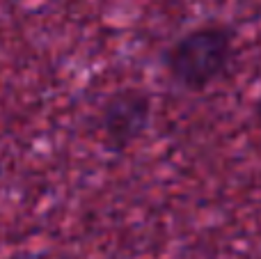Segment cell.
<instances>
[{
	"label": "cell",
	"mask_w": 261,
	"mask_h": 259,
	"mask_svg": "<svg viewBox=\"0 0 261 259\" xmlns=\"http://www.w3.org/2000/svg\"><path fill=\"white\" fill-rule=\"evenodd\" d=\"M234 60V32L220 23L186 32L165 53V69L179 87L204 92L227 73Z\"/></svg>",
	"instance_id": "6da1fadb"
},
{
	"label": "cell",
	"mask_w": 261,
	"mask_h": 259,
	"mask_svg": "<svg viewBox=\"0 0 261 259\" xmlns=\"http://www.w3.org/2000/svg\"><path fill=\"white\" fill-rule=\"evenodd\" d=\"M151 122V96L140 87H122L101 106V131L115 151L128 149Z\"/></svg>",
	"instance_id": "7a4b0ae2"
}]
</instances>
